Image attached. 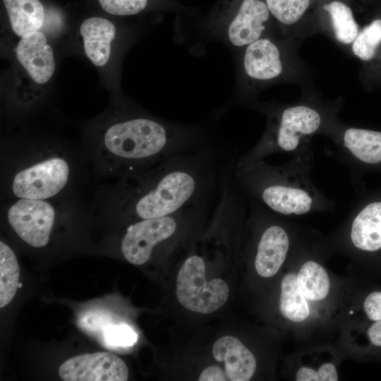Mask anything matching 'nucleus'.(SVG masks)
Segmentation results:
<instances>
[{
	"label": "nucleus",
	"mask_w": 381,
	"mask_h": 381,
	"mask_svg": "<svg viewBox=\"0 0 381 381\" xmlns=\"http://www.w3.org/2000/svg\"><path fill=\"white\" fill-rule=\"evenodd\" d=\"M16 54L35 83L44 84L50 80L55 70L54 52L42 32L35 31L21 37Z\"/></svg>",
	"instance_id": "14"
},
{
	"label": "nucleus",
	"mask_w": 381,
	"mask_h": 381,
	"mask_svg": "<svg viewBox=\"0 0 381 381\" xmlns=\"http://www.w3.org/2000/svg\"><path fill=\"white\" fill-rule=\"evenodd\" d=\"M248 202L254 208L261 226L255 244V269L260 277H272L285 262L294 236L289 226L282 220L283 216L256 202Z\"/></svg>",
	"instance_id": "10"
},
{
	"label": "nucleus",
	"mask_w": 381,
	"mask_h": 381,
	"mask_svg": "<svg viewBox=\"0 0 381 381\" xmlns=\"http://www.w3.org/2000/svg\"><path fill=\"white\" fill-rule=\"evenodd\" d=\"M325 116L318 108L306 104L289 106L274 113L267 131L248 152L237 157L244 164L277 153L298 154L311 147L313 135L324 128Z\"/></svg>",
	"instance_id": "5"
},
{
	"label": "nucleus",
	"mask_w": 381,
	"mask_h": 381,
	"mask_svg": "<svg viewBox=\"0 0 381 381\" xmlns=\"http://www.w3.org/2000/svg\"><path fill=\"white\" fill-rule=\"evenodd\" d=\"M314 165L310 147L292 155L279 166L265 160L244 164L235 162L234 175L248 201L281 216L331 212L335 202L313 183L311 173Z\"/></svg>",
	"instance_id": "4"
},
{
	"label": "nucleus",
	"mask_w": 381,
	"mask_h": 381,
	"mask_svg": "<svg viewBox=\"0 0 381 381\" xmlns=\"http://www.w3.org/2000/svg\"><path fill=\"white\" fill-rule=\"evenodd\" d=\"M199 381H226L228 380L225 371L217 365H210L205 368L198 377Z\"/></svg>",
	"instance_id": "29"
},
{
	"label": "nucleus",
	"mask_w": 381,
	"mask_h": 381,
	"mask_svg": "<svg viewBox=\"0 0 381 381\" xmlns=\"http://www.w3.org/2000/svg\"><path fill=\"white\" fill-rule=\"evenodd\" d=\"M176 286L180 304L190 311L200 314L218 310L229 296V288L224 280L206 279L205 260L195 254L183 262L177 274Z\"/></svg>",
	"instance_id": "8"
},
{
	"label": "nucleus",
	"mask_w": 381,
	"mask_h": 381,
	"mask_svg": "<svg viewBox=\"0 0 381 381\" xmlns=\"http://www.w3.org/2000/svg\"><path fill=\"white\" fill-rule=\"evenodd\" d=\"M102 332L104 345L109 348L132 346L138 339L137 334L126 324L108 323Z\"/></svg>",
	"instance_id": "25"
},
{
	"label": "nucleus",
	"mask_w": 381,
	"mask_h": 381,
	"mask_svg": "<svg viewBox=\"0 0 381 381\" xmlns=\"http://www.w3.org/2000/svg\"><path fill=\"white\" fill-rule=\"evenodd\" d=\"M381 43V19L365 26L352 42L353 54L363 61L371 60Z\"/></svg>",
	"instance_id": "24"
},
{
	"label": "nucleus",
	"mask_w": 381,
	"mask_h": 381,
	"mask_svg": "<svg viewBox=\"0 0 381 381\" xmlns=\"http://www.w3.org/2000/svg\"><path fill=\"white\" fill-rule=\"evenodd\" d=\"M317 11L328 20L336 40L341 44H352L359 33L350 6L344 0H319Z\"/></svg>",
	"instance_id": "18"
},
{
	"label": "nucleus",
	"mask_w": 381,
	"mask_h": 381,
	"mask_svg": "<svg viewBox=\"0 0 381 381\" xmlns=\"http://www.w3.org/2000/svg\"><path fill=\"white\" fill-rule=\"evenodd\" d=\"M274 20L264 0H222L210 20L226 30L233 46L245 47L262 37Z\"/></svg>",
	"instance_id": "9"
},
{
	"label": "nucleus",
	"mask_w": 381,
	"mask_h": 381,
	"mask_svg": "<svg viewBox=\"0 0 381 381\" xmlns=\"http://www.w3.org/2000/svg\"><path fill=\"white\" fill-rule=\"evenodd\" d=\"M102 8L116 16H132L144 11L149 0H99Z\"/></svg>",
	"instance_id": "26"
},
{
	"label": "nucleus",
	"mask_w": 381,
	"mask_h": 381,
	"mask_svg": "<svg viewBox=\"0 0 381 381\" xmlns=\"http://www.w3.org/2000/svg\"><path fill=\"white\" fill-rule=\"evenodd\" d=\"M349 215L342 231L349 248L362 253L381 250V200L356 207Z\"/></svg>",
	"instance_id": "12"
},
{
	"label": "nucleus",
	"mask_w": 381,
	"mask_h": 381,
	"mask_svg": "<svg viewBox=\"0 0 381 381\" xmlns=\"http://www.w3.org/2000/svg\"><path fill=\"white\" fill-rule=\"evenodd\" d=\"M296 273L298 289L310 303L322 301L328 296L331 290L330 278L319 262L308 259Z\"/></svg>",
	"instance_id": "20"
},
{
	"label": "nucleus",
	"mask_w": 381,
	"mask_h": 381,
	"mask_svg": "<svg viewBox=\"0 0 381 381\" xmlns=\"http://www.w3.org/2000/svg\"><path fill=\"white\" fill-rule=\"evenodd\" d=\"M332 134L339 147L338 156L346 164H381V132L347 127Z\"/></svg>",
	"instance_id": "13"
},
{
	"label": "nucleus",
	"mask_w": 381,
	"mask_h": 381,
	"mask_svg": "<svg viewBox=\"0 0 381 381\" xmlns=\"http://www.w3.org/2000/svg\"><path fill=\"white\" fill-rule=\"evenodd\" d=\"M3 2L16 35L21 37L42 28L45 14L39 0H3Z\"/></svg>",
	"instance_id": "19"
},
{
	"label": "nucleus",
	"mask_w": 381,
	"mask_h": 381,
	"mask_svg": "<svg viewBox=\"0 0 381 381\" xmlns=\"http://www.w3.org/2000/svg\"><path fill=\"white\" fill-rule=\"evenodd\" d=\"M64 381H126L128 370L124 361L109 352H95L73 356L59 368Z\"/></svg>",
	"instance_id": "11"
},
{
	"label": "nucleus",
	"mask_w": 381,
	"mask_h": 381,
	"mask_svg": "<svg viewBox=\"0 0 381 381\" xmlns=\"http://www.w3.org/2000/svg\"><path fill=\"white\" fill-rule=\"evenodd\" d=\"M210 146L197 129L129 112L98 121L86 133L83 143L92 181L107 183L143 172L173 156Z\"/></svg>",
	"instance_id": "2"
},
{
	"label": "nucleus",
	"mask_w": 381,
	"mask_h": 381,
	"mask_svg": "<svg viewBox=\"0 0 381 381\" xmlns=\"http://www.w3.org/2000/svg\"><path fill=\"white\" fill-rule=\"evenodd\" d=\"M367 336L373 345L381 347V320L375 321L370 326Z\"/></svg>",
	"instance_id": "30"
},
{
	"label": "nucleus",
	"mask_w": 381,
	"mask_h": 381,
	"mask_svg": "<svg viewBox=\"0 0 381 381\" xmlns=\"http://www.w3.org/2000/svg\"><path fill=\"white\" fill-rule=\"evenodd\" d=\"M243 68L250 79L258 82L272 81L284 71L282 52L268 37H262L245 47Z\"/></svg>",
	"instance_id": "15"
},
{
	"label": "nucleus",
	"mask_w": 381,
	"mask_h": 381,
	"mask_svg": "<svg viewBox=\"0 0 381 381\" xmlns=\"http://www.w3.org/2000/svg\"><path fill=\"white\" fill-rule=\"evenodd\" d=\"M279 307L283 317L294 323L305 322L310 316V304L298 289L296 272H290L283 277Z\"/></svg>",
	"instance_id": "21"
},
{
	"label": "nucleus",
	"mask_w": 381,
	"mask_h": 381,
	"mask_svg": "<svg viewBox=\"0 0 381 381\" xmlns=\"http://www.w3.org/2000/svg\"><path fill=\"white\" fill-rule=\"evenodd\" d=\"M80 32L86 56L96 66H104L110 57L115 25L106 18L91 17L82 23Z\"/></svg>",
	"instance_id": "17"
},
{
	"label": "nucleus",
	"mask_w": 381,
	"mask_h": 381,
	"mask_svg": "<svg viewBox=\"0 0 381 381\" xmlns=\"http://www.w3.org/2000/svg\"><path fill=\"white\" fill-rule=\"evenodd\" d=\"M363 307L369 320L373 322L381 320V291L369 294L363 301Z\"/></svg>",
	"instance_id": "28"
},
{
	"label": "nucleus",
	"mask_w": 381,
	"mask_h": 381,
	"mask_svg": "<svg viewBox=\"0 0 381 381\" xmlns=\"http://www.w3.org/2000/svg\"><path fill=\"white\" fill-rule=\"evenodd\" d=\"M84 197L52 200H1L8 226L26 245L43 248L49 245L56 224L90 205Z\"/></svg>",
	"instance_id": "6"
},
{
	"label": "nucleus",
	"mask_w": 381,
	"mask_h": 381,
	"mask_svg": "<svg viewBox=\"0 0 381 381\" xmlns=\"http://www.w3.org/2000/svg\"><path fill=\"white\" fill-rule=\"evenodd\" d=\"M92 183L83 145L37 138L1 145V200L80 198Z\"/></svg>",
	"instance_id": "3"
},
{
	"label": "nucleus",
	"mask_w": 381,
	"mask_h": 381,
	"mask_svg": "<svg viewBox=\"0 0 381 381\" xmlns=\"http://www.w3.org/2000/svg\"><path fill=\"white\" fill-rule=\"evenodd\" d=\"M20 267L13 249L0 241V307L8 305L19 286Z\"/></svg>",
	"instance_id": "22"
},
{
	"label": "nucleus",
	"mask_w": 381,
	"mask_h": 381,
	"mask_svg": "<svg viewBox=\"0 0 381 381\" xmlns=\"http://www.w3.org/2000/svg\"><path fill=\"white\" fill-rule=\"evenodd\" d=\"M226 156L212 146L173 156L143 172L97 185L94 210L128 224L209 205Z\"/></svg>",
	"instance_id": "1"
},
{
	"label": "nucleus",
	"mask_w": 381,
	"mask_h": 381,
	"mask_svg": "<svg viewBox=\"0 0 381 381\" xmlns=\"http://www.w3.org/2000/svg\"><path fill=\"white\" fill-rule=\"evenodd\" d=\"M209 205L188 207L169 216L128 224L120 241V250L130 263L141 265L152 257L159 244L174 238L181 227L200 218Z\"/></svg>",
	"instance_id": "7"
},
{
	"label": "nucleus",
	"mask_w": 381,
	"mask_h": 381,
	"mask_svg": "<svg viewBox=\"0 0 381 381\" xmlns=\"http://www.w3.org/2000/svg\"><path fill=\"white\" fill-rule=\"evenodd\" d=\"M338 372L332 363H325L315 369L303 366L298 368L295 375L297 381H337Z\"/></svg>",
	"instance_id": "27"
},
{
	"label": "nucleus",
	"mask_w": 381,
	"mask_h": 381,
	"mask_svg": "<svg viewBox=\"0 0 381 381\" xmlns=\"http://www.w3.org/2000/svg\"><path fill=\"white\" fill-rule=\"evenodd\" d=\"M214 358L224 363L228 380L248 381L255 373L254 354L238 338L227 335L218 339L212 346Z\"/></svg>",
	"instance_id": "16"
},
{
	"label": "nucleus",
	"mask_w": 381,
	"mask_h": 381,
	"mask_svg": "<svg viewBox=\"0 0 381 381\" xmlns=\"http://www.w3.org/2000/svg\"><path fill=\"white\" fill-rule=\"evenodd\" d=\"M274 20L291 26L303 20L319 0H264Z\"/></svg>",
	"instance_id": "23"
}]
</instances>
